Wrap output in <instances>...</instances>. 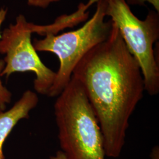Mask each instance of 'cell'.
<instances>
[{
  "mask_svg": "<svg viewBox=\"0 0 159 159\" xmlns=\"http://www.w3.org/2000/svg\"><path fill=\"white\" fill-rule=\"evenodd\" d=\"M71 77L82 85L96 116L106 156L119 157L131 116L145 88L139 65L115 23L107 39L82 58Z\"/></svg>",
  "mask_w": 159,
  "mask_h": 159,
  "instance_id": "6da1fadb",
  "label": "cell"
},
{
  "mask_svg": "<svg viewBox=\"0 0 159 159\" xmlns=\"http://www.w3.org/2000/svg\"><path fill=\"white\" fill-rule=\"evenodd\" d=\"M54 115L66 159H105L101 128L82 85L74 77L57 96Z\"/></svg>",
  "mask_w": 159,
  "mask_h": 159,
  "instance_id": "7a4b0ae2",
  "label": "cell"
},
{
  "mask_svg": "<svg viewBox=\"0 0 159 159\" xmlns=\"http://www.w3.org/2000/svg\"><path fill=\"white\" fill-rule=\"evenodd\" d=\"M96 11L80 29L60 35L48 33L41 40H34L37 51L55 54L60 61L56 79L47 96H58L68 85L74 68L93 47L106 40L111 32L112 20H105L106 0H98Z\"/></svg>",
  "mask_w": 159,
  "mask_h": 159,
  "instance_id": "3957f363",
  "label": "cell"
},
{
  "mask_svg": "<svg viewBox=\"0 0 159 159\" xmlns=\"http://www.w3.org/2000/svg\"><path fill=\"white\" fill-rule=\"evenodd\" d=\"M106 16L117 25L142 73L145 91L159 93V66L154 44L159 39V13L150 10L144 20L132 12L125 0H106Z\"/></svg>",
  "mask_w": 159,
  "mask_h": 159,
  "instance_id": "277c9868",
  "label": "cell"
},
{
  "mask_svg": "<svg viewBox=\"0 0 159 159\" xmlns=\"http://www.w3.org/2000/svg\"><path fill=\"white\" fill-rule=\"evenodd\" d=\"M23 14L17 16L0 34V53L6 56L1 76L8 77L17 72H33L36 77L34 88L38 93L47 96L56 79V72L41 61L31 42L33 30Z\"/></svg>",
  "mask_w": 159,
  "mask_h": 159,
  "instance_id": "5b68a950",
  "label": "cell"
},
{
  "mask_svg": "<svg viewBox=\"0 0 159 159\" xmlns=\"http://www.w3.org/2000/svg\"><path fill=\"white\" fill-rule=\"evenodd\" d=\"M37 94L27 90L10 110L0 111V159H5L2 148L7 138L17 123L23 119L29 118L30 112L38 104Z\"/></svg>",
  "mask_w": 159,
  "mask_h": 159,
  "instance_id": "8992f818",
  "label": "cell"
},
{
  "mask_svg": "<svg viewBox=\"0 0 159 159\" xmlns=\"http://www.w3.org/2000/svg\"><path fill=\"white\" fill-rule=\"evenodd\" d=\"M6 11L4 9H1L0 10V34L1 28L2 24L4 21V20L6 17ZM5 63L4 61L0 60V77L1 73L4 67ZM11 100V93L9 91L6 87H4L1 80L0 78V111H3L6 108V106L8 103L10 102Z\"/></svg>",
  "mask_w": 159,
  "mask_h": 159,
  "instance_id": "52a82bcc",
  "label": "cell"
},
{
  "mask_svg": "<svg viewBox=\"0 0 159 159\" xmlns=\"http://www.w3.org/2000/svg\"><path fill=\"white\" fill-rule=\"evenodd\" d=\"M129 6H144L148 2L153 7L156 11L159 13V0H125Z\"/></svg>",
  "mask_w": 159,
  "mask_h": 159,
  "instance_id": "ba28073f",
  "label": "cell"
},
{
  "mask_svg": "<svg viewBox=\"0 0 159 159\" xmlns=\"http://www.w3.org/2000/svg\"><path fill=\"white\" fill-rule=\"evenodd\" d=\"M60 0H27V4L30 6L39 7L41 8H46L50 6L52 2H57ZM95 2H96L98 0H93Z\"/></svg>",
  "mask_w": 159,
  "mask_h": 159,
  "instance_id": "9c48e42d",
  "label": "cell"
},
{
  "mask_svg": "<svg viewBox=\"0 0 159 159\" xmlns=\"http://www.w3.org/2000/svg\"><path fill=\"white\" fill-rule=\"evenodd\" d=\"M151 159H159V148L158 146H154L150 154Z\"/></svg>",
  "mask_w": 159,
  "mask_h": 159,
  "instance_id": "30bf717a",
  "label": "cell"
},
{
  "mask_svg": "<svg viewBox=\"0 0 159 159\" xmlns=\"http://www.w3.org/2000/svg\"><path fill=\"white\" fill-rule=\"evenodd\" d=\"M50 159H67L64 154L61 150H59L56 152L54 156H51Z\"/></svg>",
  "mask_w": 159,
  "mask_h": 159,
  "instance_id": "8fae6325",
  "label": "cell"
}]
</instances>
